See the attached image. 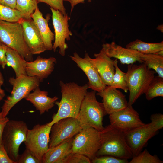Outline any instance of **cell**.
<instances>
[{
    "instance_id": "cell-14",
    "label": "cell",
    "mask_w": 163,
    "mask_h": 163,
    "mask_svg": "<svg viewBox=\"0 0 163 163\" xmlns=\"http://www.w3.org/2000/svg\"><path fill=\"white\" fill-rule=\"evenodd\" d=\"M69 56L88 77V88L99 92L105 88L107 86L101 80L96 69L91 62L90 57L88 53H85L84 58L80 57L76 52L74 53L73 56Z\"/></svg>"
},
{
    "instance_id": "cell-25",
    "label": "cell",
    "mask_w": 163,
    "mask_h": 163,
    "mask_svg": "<svg viewBox=\"0 0 163 163\" xmlns=\"http://www.w3.org/2000/svg\"><path fill=\"white\" fill-rule=\"evenodd\" d=\"M139 57L149 69H153L158 76L163 78V56L157 53H140Z\"/></svg>"
},
{
    "instance_id": "cell-8",
    "label": "cell",
    "mask_w": 163,
    "mask_h": 163,
    "mask_svg": "<svg viewBox=\"0 0 163 163\" xmlns=\"http://www.w3.org/2000/svg\"><path fill=\"white\" fill-rule=\"evenodd\" d=\"M101 145V131L93 127L82 129L74 137L72 152L84 155L91 161L96 157Z\"/></svg>"
},
{
    "instance_id": "cell-22",
    "label": "cell",
    "mask_w": 163,
    "mask_h": 163,
    "mask_svg": "<svg viewBox=\"0 0 163 163\" xmlns=\"http://www.w3.org/2000/svg\"><path fill=\"white\" fill-rule=\"evenodd\" d=\"M74 137L49 148L43 156L42 163H63L64 159L72 152Z\"/></svg>"
},
{
    "instance_id": "cell-32",
    "label": "cell",
    "mask_w": 163,
    "mask_h": 163,
    "mask_svg": "<svg viewBox=\"0 0 163 163\" xmlns=\"http://www.w3.org/2000/svg\"><path fill=\"white\" fill-rule=\"evenodd\" d=\"M16 163H42V161L26 148L23 153L19 155Z\"/></svg>"
},
{
    "instance_id": "cell-40",
    "label": "cell",
    "mask_w": 163,
    "mask_h": 163,
    "mask_svg": "<svg viewBox=\"0 0 163 163\" xmlns=\"http://www.w3.org/2000/svg\"><path fill=\"white\" fill-rule=\"evenodd\" d=\"M64 1L69 2L71 5V13L72 12L75 6L77 5L82 3H84L85 0H63ZM88 2H90L92 0H88Z\"/></svg>"
},
{
    "instance_id": "cell-15",
    "label": "cell",
    "mask_w": 163,
    "mask_h": 163,
    "mask_svg": "<svg viewBox=\"0 0 163 163\" xmlns=\"http://www.w3.org/2000/svg\"><path fill=\"white\" fill-rule=\"evenodd\" d=\"M22 27L24 40L33 54L46 50L41 36L32 18H23L19 22Z\"/></svg>"
},
{
    "instance_id": "cell-10",
    "label": "cell",
    "mask_w": 163,
    "mask_h": 163,
    "mask_svg": "<svg viewBox=\"0 0 163 163\" xmlns=\"http://www.w3.org/2000/svg\"><path fill=\"white\" fill-rule=\"evenodd\" d=\"M52 13V23L54 30V42L53 50L55 52L57 48L59 53L62 56L65 55L66 50L68 48L66 40H70L72 32L69 29L68 21L70 19L67 14L64 15L60 11L50 7Z\"/></svg>"
},
{
    "instance_id": "cell-7",
    "label": "cell",
    "mask_w": 163,
    "mask_h": 163,
    "mask_svg": "<svg viewBox=\"0 0 163 163\" xmlns=\"http://www.w3.org/2000/svg\"><path fill=\"white\" fill-rule=\"evenodd\" d=\"M8 81L13 86L10 96L7 97L1 107L0 117H6L11 109L20 101L25 97L30 92L39 87V79L36 77L22 75L10 77Z\"/></svg>"
},
{
    "instance_id": "cell-4",
    "label": "cell",
    "mask_w": 163,
    "mask_h": 163,
    "mask_svg": "<svg viewBox=\"0 0 163 163\" xmlns=\"http://www.w3.org/2000/svg\"><path fill=\"white\" fill-rule=\"evenodd\" d=\"M155 72L149 69L144 63L137 65H128L126 73L127 82L129 91L128 106H132L137 99L145 94Z\"/></svg>"
},
{
    "instance_id": "cell-38",
    "label": "cell",
    "mask_w": 163,
    "mask_h": 163,
    "mask_svg": "<svg viewBox=\"0 0 163 163\" xmlns=\"http://www.w3.org/2000/svg\"><path fill=\"white\" fill-rule=\"evenodd\" d=\"M9 120V118L7 117H0V143L2 142V136L5 126Z\"/></svg>"
},
{
    "instance_id": "cell-16",
    "label": "cell",
    "mask_w": 163,
    "mask_h": 163,
    "mask_svg": "<svg viewBox=\"0 0 163 163\" xmlns=\"http://www.w3.org/2000/svg\"><path fill=\"white\" fill-rule=\"evenodd\" d=\"M96 94L102 98V104L107 114L125 108L128 106L125 96L120 90L107 86Z\"/></svg>"
},
{
    "instance_id": "cell-6",
    "label": "cell",
    "mask_w": 163,
    "mask_h": 163,
    "mask_svg": "<svg viewBox=\"0 0 163 163\" xmlns=\"http://www.w3.org/2000/svg\"><path fill=\"white\" fill-rule=\"evenodd\" d=\"M28 130L22 120H9L6 123L2 136V142L10 158L16 163L19 148L26 140Z\"/></svg>"
},
{
    "instance_id": "cell-9",
    "label": "cell",
    "mask_w": 163,
    "mask_h": 163,
    "mask_svg": "<svg viewBox=\"0 0 163 163\" xmlns=\"http://www.w3.org/2000/svg\"><path fill=\"white\" fill-rule=\"evenodd\" d=\"M51 126L48 125V123L36 125L32 129H28L26 140L24 142L26 148L41 161L43 156L49 149Z\"/></svg>"
},
{
    "instance_id": "cell-21",
    "label": "cell",
    "mask_w": 163,
    "mask_h": 163,
    "mask_svg": "<svg viewBox=\"0 0 163 163\" xmlns=\"http://www.w3.org/2000/svg\"><path fill=\"white\" fill-rule=\"evenodd\" d=\"M48 94L47 91H42L38 87L24 98L31 102L41 115L52 109L58 99L56 96L50 97L48 96Z\"/></svg>"
},
{
    "instance_id": "cell-27",
    "label": "cell",
    "mask_w": 163,
    "mask_h": 163,
    "mask_svg": "<svg viewBox=\"0 0 163 163\" xmlns=\"http://www.w3.org/2000/svg\"><path fill=\"white\" fill-rule=\"evenodd\" d=\"M38 4L37 0H16L15 9L20 12L23 18L30 19Z\"/></svg>"
},
{
    "instance_id": "cell-35",
    "label": "cell",
    "mask_w": 163,
    "mask_h": 163,
    "mask_svg": "<svg viewBox=\"0 0 163 163\" xmlns=\"http://www.w3.org/2000/svg\"><path fill=\"white\" fill-rule=\"evenodd\" d=\"M151 123L158 130L163 127V115L158 113L152 114L150 117Z\"/></svg>"
},
{
    "instance_id": "cell-28",
    "label": "cell",
    "mask_w": 163,
    "mask_h": 163,
    "mask_svg": "<svg viewBox=\"0 0 163 163\" xmlns=\"http://www.w3.org/2000/svg\"><path fill=\"white\" fill-rule=\"evenodd\" d=\"M117 59L114 61V65L115 68V72L113 75L112 82L110 86L114 88H120L127 93L129 90L127 82L126 73L122 71L117 65Z\"/></svg>"
},
{
    "instance_id": "cell-29",
    "label": "cell",
    "mask_w": 163,
    "mask_h": 163,
    "mask_svg": "<svg viewBox=\"0 0 163 163\" xmlns=\"http://www.w3.org/2000/svg\"><path fill=\"white\" fill-rule=\"evenodd\" d=\"M23 18L18 10L0 4V20L11 22H19Z\"/></svg>"
},
{
    "instance_id": "cell-39",
    "label": "cell",
    "mask_w": 163,
    "mask_h": 163,
    "mask_svg": "<svg viewBox=\"0 0 163 163\" xmlns=\"http://www.w3.org/2000/svg\"><path fill=\"white\" fill-rule=\"evenodd\" d=\"M16 0H0V4L12 9H15Z\"/></svg>"
},
{
    "instance_id": "cell-34",
    "label": "cell",
    "mask_w": 163,
    "mask_h": 163,
    "mask_svg": "<svg viewBox=\"0 0 163 163\" xmlns=\"http://www.w3.org/2000/svg\"><path fill=\"white\" fill-rule=\"evenodd\" d=\"M38 3H44L56 10L60 11L64 15L67 13L63 5V0H37Z\"/></svg>"
},
{
    "instance_id": "cell-42",
    "label": "cell",
    "mask_w": 163,
    "mask_h": 163,
    "mask_svg": "<svg viewBox=\"0 0 163 163\" xmlns=\"http://www.w3.org/2000/svg\"><path fill=\"white\" fill-rule=\"evenodd\" d=\"M157 29L160 31L161 32H163V24L159 25L157 27Z\"/></svg>"
},
{
    "instance_id": "cell-33",
    "label": "cell",
    "mask_w": 163,
    "mask_h": 163,
    "mask_svg": "<svg viewBox=\"0 0 163 163\" xmlns=\"http://www.w3.org/2000/svg\"><path fill=\"white\" fill-rule=\"evenodd\" d=\"M92 163H128V159H121L110 155L96 157L91 161Z\"/></svg>"
},
{
    "instance_id": "cell-19",
    "label": "cell",
    "mask_w": 163,
    "mask_h": 163,
    "mask_svg": "<svg viewBox=\"0 0 163 163\" xmlns=\"http://www.w3.org/2000/svg\"><path fill=\"white\" fill-rule=\"evenodd\" d=\"M95 58H90L92 63L96 69L103 82L110 86L112 82L115 72L113 60L107 56L102 48L98 53L94 54Z\"/></svg>"
},
{
    "instance_id": "cell-13",
    "label": "cell",
    "mask_w": 163,
    "mask_h": 163,
    "mask_svg": "<svg viewBox=\"0 0 163 163\" xmlns=\"http://www.w3.org/2000/svg\"><path fill=\"white\" fill-rule=\"evenodd\" d=\"M158 131L150 122L125 133V140L133 157L141 152L148 140Z\"/></svg>"
},
{
    "instance_id": "cell-18",
    "label": "cell",
    "mask_w": 163,
    "mask_h": 163,
    "mask_svg": "<svg viewBox=\"0 0 163 163\" xmlns=\"http://www.w3.org/2000/svg\"><path fill=\"white\" fill-rule=\"evenodd\" d=\"M102 48L107 56L110 58L113 57L118 59L122 64L129 65L136 62L141 63H143L139 57L140 53L136 50L123 47L115 42L103 44Z\"/></svg>"
},
{
    "instance_id": "cell-31",
    "label": "cell",
    "mask_w": 163,
    "mask_h": 163,
    "mask_svg": "<svg viewBox=\"0 0 163 163\" xmlns=\"http://www.w3.org/2000/svg\"><path fill=\"white\" fill-rule=\"evenodd\" d=\"M91 160L86 156L77 153L71 152L64 159L63 163H91Z\"/></svg>"
},
{
    "instance_id": "cell-2",
    "label": "cell",
    "mask_w": 163,
    "mask_h": 163,
    "mask_svg": "<svg viewBox=\"0 0 163 163\" xmlns=\"http://www.w3.org/2000/svg\"><path fill=\"white\" fill-rule=\"evenodd\" d=\"M125 133L110 124L101 131V145L96 157L110 155L129 159L133 157L125 138Z\"/></svg>"
},
{
    "instance_id": "cell-41",
    "label": "cell",
    "mask_w": 163,
    "mask_h": 163,
    "mask_svg": "<svg viewBox=\"0 0 163 163\" xmlns=\"http://www.w3.org/2000/svg\"><path fill=\"white\" fill-rule=\"evenodd\" d=\"M4 82V78L2 74L0 71V101L3 99L5 95L4 90L2 88V85Z\"/></svg>"
},
{
    "instance_id": "cell-12",
    "label": "cell",
    "mask_w": 163,
    "mask_h": 163,
    "mask_svg": "<svg viewBox=\"0 0 163 163\" xmlns=\"http://www.w3.org/2000/svg\"><path fill=\"white\" fill-rule=\"evenodd\" d=\"M109 115L110 124L125 133L146 124L132 106Z\"/></svg>"
},
{
    "instance_id": "cell-43",
    "label": "cell",
    "mask_w": 163,
    "mask_h": 163,
    "mask_svg": "<svg viewBox=\"0 0 163 163\" xmlns=\"http://www.w3.org/2000/svg\"><path fill=\"white\" fill-rule=\"evenodd\" d=\"M156 53L160 55L163 56V50H160Z\"/></svg>"
},
{
    "instance_id": "cell-5",
    "label": "cell",
    "mask_w": 163,
    "mask_h": 163,
    "mask_svg": "<svg viewBox=\"0 0 163 163\" xmlns=\"http://www.w3.org/2000/svg\"><path fill=\"white\" fill-rule=\"evenodd\" d=\"M0 42L16 51L27 61H33V55L24 40L20 23L0 20Z\"/></svg>"
},
{
    "instance_id": "cell-36",
    "label": "cell",
    "mask_w": 163,
    "mask_h": 163,
    "mask_svg": "<svg viewBox=\"0 0 163 163\" xmlns=\"http://www.w3.org/2000/svg\"><path fill=\"white\" fill-rule=\"evenodd\" d=\"M8 47L0 42V65L3 69H4L6 65V53Z\"/></svg>"
},
{
    "instance_id": "cell-23",
    "label": "cell",
    "mask_w": 163,
    "mask_h": 163,
    "mask_svg": "<svg viewBox=\"0 0 163 163\" xmlns=\"http://www.w3.org/2000/svg\"><path fill=\"white\" fill-rule=\"evenodd\" d=\"M6 56L7 65L12 68L16 77L27 75L25 71L27 61L16 51L8 47Z\"/></svg>"
},
{
    "instance_id": "cell-1",
    "label": "cell",
    "mask_w": 163,
    "mask_h": 163,
    "mask_svg": "<svg viewBox=\"0 0 163 163\" xmlns=\"http://www.w3.org/2000/svg\"><path fill=\"white\" fill-rule=\"evenodd\" d=\"M59 85L61 88V99L60 102H55L58 109L56 113L53 115L52 120L48 123L50 126L63 118H77L88 88L87 84L80 86L74 82L64 83L62 81L59 82Z\"/></svg>"
},
{
    "instance_id": "cell-30",
    "label": "cell",
    "mask_w": 163,
    "mask_h": 163,
    "mask_svg": "<svg viewBox=\"0 0 163 163\" xmlns=\"http://www.w3.org/2000/svg\"><path fill=\"white\" fill-rule=\"evenodd\" d=\"M129 163H162L156 155L150 154L147 150L145 149L142 152H140L135 156L133 157Z\"/></svg>"
},
{
    "instance_id": "cell-11",
    "label": "cell",
    "mask_w": 163,
    "mask_h": 163,
    "mask_svg": "<svg viewBox=\"0 0 163 163\" xmlns=\"http://www.w3.org/2000/svg\"><path fill=\"white\" fill-rule=\"evenodd\" d=\"M82 129L77 118L69 117L60 120L51 126L49 148L74 137Z\"/></svg>"
},
{
    "instance_id": "cell-20",
    "label": "cell",
    "mask_w": 163,
    "mask_h": 163,
    "mask_svg": "<svg viewBox=\"0 0 163 163\" xmlns=\"http://www.w3.org/2000/svg\"><path fill=\"white\" fill-rule=\"evenodd\" d=\"M50 16V14H47L46 18H44L38 7L31 16V18L41 36L46 50H53L52 42L54 40V34L48 26V22Z\"/></svg>"
},
{
    "instance_id": "cell-17",
    "label": "cell",
    "mask_w": 163,
    "mask_h": 163,
    "mask_svg": "<svg viewBox=\"0 0 163 163\" xmlns=\"http://www.w3.org/2000/svg\"><path fill=\"white\" fill-rule=\"evenodd\" d=\"M56 62L54 57L48 58L38 56L34 61H27L25 71L27 76L38 78L40 82L46 78L53 71Z\"/></svg>"
},
{
    "instance_id": "cell-26",
    "label": "cell",
    "mask_w": 163,
    "mask_h": 163,
    "mask_svg": "<svg viewBox=\"0 0 163 163\" xmlns=\"http://www.w3.org/2000/svg\"><path fill=\"white\" fill-rule=\"evenodd\" d=\"M145 94L149 101L158 97H163V78L155 76L148 86Z\"/></svg>"
},
{
    "instance_id": "cell-44",
    "label": "cell",
    "mask_w": 163,
    "mask_h": 163,
    "mask_svg": "<svg viewBox=\"0 0 163 163\" xmlns=\"http://www.w3.org/2000/svg\"></svg>"
},
{
    "instance_id": "cell-37",
    "label": "cell",
    "mask_w": 163,
    "mask_h": 163,
    "mask_svg": "<svg viewBox=\"0 0 163 163\" xmlns=\"http://www.w3.org/2000/svg\"><path fill=\"white\" fill-rule=\"evenodd\" d=\"M0 163H15L9 157L2 143H0Z\"/></svg>"
},
{
    "instance_id": "cell-24",
    "label": "cell",
    "mask_w": 163,
    "mask_h": 163,
    "mask_svg": "<svg viewBox=\"0 0 163 163\" xmlns=\"http://www.w3.org/2000/svg\"><path fill=\"white\" fill-rule=\"evenodd\" d=\"M126 48L136 50L142 54L156 53L163 50V42L148 43L137 39L127 44Z\"/></svg>"
},
{
    "instance_id": "cell-3",
    "label": "cell",
    "mask_w": 163,
    "mask_h": 163,
    "mask_svg": "<svg viewBox=\"0 0 163 163\" xmlns=\"http://www.w3.org/2000/svg\"><path fill=\"white\" fill-rule=\"evenodd\" d=\"M96 91L87 93L77 118L82 129L93 127L99 131L104 129L103 119L107 114L102 103L96 97Z\"/></svg>"
}]
</instances>
